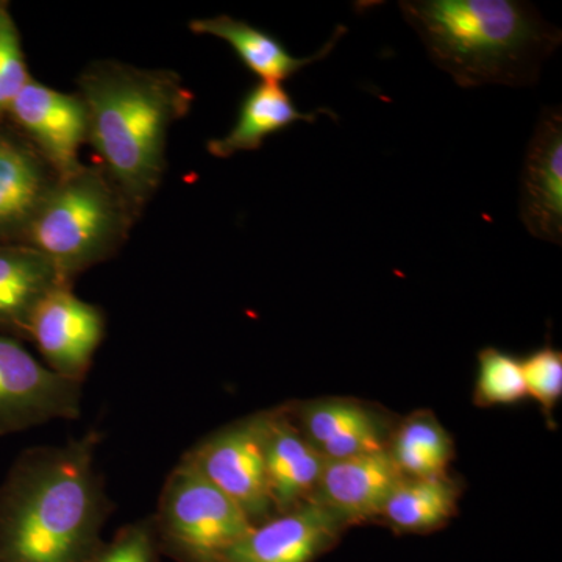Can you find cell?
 <instances>
[{"label":"cell","instance_id":"cell-1","mask_svg":"<svg viewBox=\"0 0 562 562\" xmlns=\"http://www.w3.org/2000/svg\"><path fill=\"white\" fill-rule=\"evenodd\" d=\"M98 431L35 447L0 484V562H92L113 503L95 469Z\"/></svg>","mask_w":562,"mask_h":562},{"label":"cell","instance_id":"cell-7","mask_svg":"<svg viewBox=\"0 0 562 562\" xmlns=\"http://www.w3.org/2000/svg\"><path fill=\"white\" fill-rule=\"evenodd\" d=\"M81 383L52 372L20 339L0 335V436L80 416Z\"/></svg>","mask_w":562,"mask_h":562},{"label":"cell","instance_id":"cell-4","mask_svg":"<svg viewBox=\"0 0 562 562\" xmlns=\"http://www.w3.org/2000/svg\"><path fill=\"white\" fill-rule=\"evenodd\" d=\"M136 221L101 166L83 165L57 180L21 244L40 251L72 283L79 273L114 257Z\"/></svg>","mask_w":562,"mask_h":562},{"label":"cell","instance_id":"cell-2","mask_svg":"<svg viewBox=\"0 0 562 562\" xmlns=\"http://www.w3.org/2000/svg\"><path fill=\"white\" fill-rule=\"evenodd\" d=\"M77 85L88 144L139 220L165 179L169 131L190 113L194 95L173 70L116 60L92 61Z\"/></svg>","mask_w":562,"mask_h":562},{"label":"cell","instance_id":"cell-8","mask_svg":"<svg viewBox=\"0 0 562 562\" xmlns=\"http://www.w3.org/2000/svg\"><path fill=\"white\" fill-rule=\"evenodd\" d=\"M105 313L74 294L72 284H63L33 313L29 341L36 344L52 372L83 383L105 338Z\"/></svg>","mask_w":562,"mask_h":562},{"label":"cell","instance_id":"cell-16","mask_svg":"<svg viewBox=\"0 0 562 562\" xmlns=\"http://www.w3.org/2000/svg\"><path fill=\"white\" fill-rule=\"evenodd\" d=\"M72 284L25 244H0V335L29 341L33 313L52 291Z\"/></svg>","mask_w":562,"mask_h":562},{"label":"cell","instance_id":"cell-14","mask_svg":"<svg viewBox=\"0 0 562 562\" xmlns=\"http://www.w3.org/2000/svg\"><path fill=\"white\" fill-rule=\"evenodd\" d=\"M262 449L277 514L312 503L327 460L299 430L288 405L262 412Z\"/></svg>","mask_w":562,"mask_h":562},{"label":"cell","instance_id":"cell-23","mask_svg":"<svg viewBox=\"0 0 562 562\" xmlns=\"http://www.w3.org/2000/svg\"><path fill=\"white\" fill-rule=\"evenodd\" d=\"M31 80L16 22L11 16L9 3L0 0V124Z\"/></svg>","mask_w":562,"mask_h":562},{"label":"cell","instance_id":"cell-9","mask_svg":"<svg viewBox=\"0 0 562 562\" xmlns=\"http://www.w3.org/2000/svg\"><path fill=\"white\" fill-rule=\"evenodd\" d=\"M7 117L49 162L58 179L83 166L80 150L88 144V114L77 92L55 90L32 77Z\"/></svg>","mask_w":562,"mask_h":562},{"label":"cell","instance_id":"cell-20","mask_svg":"<svg viewBox=\"0 0 562 562\" xmlns=\"http://www.w3.org/2000/svg\"><path fill=\"white\" fill-rule=\"evenodd\" d=\"M387 452L406 479H439L449 475L454 442L435 413L419 409L395 422Z\"/></svg>","mask_w":562,"mask_h":562},{"label":"cell","instance_id":"cell-21","mask_svg":"<svg viewBox=\"0 0 562 562\" xmlns=\"http://www.w3.org/2000/svg\"><path fill=\"white\" fill-rule=\"evenodd\" d=\"M473 403L479 408L512 406L524 402L525 390L522 362L508 351L486 347L479 351Z\"/></svg>","mask_w":562,"mask_h":562},{"label":"cell","instance_id":"cell-3","mask_svg":"<svg viewBox=\"0 0 562 562\" xmlns=\"http://www.w3.org/2000/svg\"><path fill=\"white\" fill-rule=\"evenodd\" d=\"M405 21L462 88L530 87L561 46L560 29L517 0H406Z\"/></svg>","mask_w":562,"mask_h":562},{"label":"cell","instance_id":"cell-17","mask_svg":"<svg viewBox=\"0 0 562 562\" xmlns=\"http://www.w3.org/2000/svg\"><path fill=\"white\" fill-rule=\"evenodd\" d=\"M190 31L195 35H210L225 41L231 44L243 65L260 81L281 85L284 80L301 72L306 66L330 55L339 38L346 35L347 29L342 25L336 29L325 46L313 57L306 58L294 57L271 33L254 27L249 22L228 16V14L192 20Z\"/></svg>","mask_w":562,"mask_h":562},{"label":"cell","instance_id":"cell-6","mask_svg":"<svg viewBox=\"0 0 562 562\" xmlns=\"http://www.w3.org/2000/svg\"><path fill=\"white\" fill-rule=\"evenodd\" d=\"M183 460L224 492L254 525L277 516L266 475L262 412L211 432Z\"/></svg>","mask_w":562,"mask_h":562},{"label":"cell","instance_id":"cell-12","mask_svg":"<svg viewBox=\"0 0 562 562\" xmlns=\"http://www.w3.org/2000/svg\"><path fill=\"white\" fill-rule=\"evenodd\" d=\"M346 527L317 503L254 525L220 562H313L339 541Z\"/></svg>","mask_w":562,"mask_h":562},{"label":"cell","instance_id":"cell-22","mask_svg":"<svg viewBox=\"0 0 562 562\" xmlns=\"http://www.w3.org/2000/svg\"><path fill=\"white\" fill-rule=\"evenodd\" d=\"M520 362L527 397L538 403L547 424L557 427L553 413L562 398V351L547 344Z\"/></svg>","mask_w":562,"mask_h":562},{"label":"cell","instance_id":"cell-19","mask_svg":"<svg viewBox=\"0 0 562 562\" xmlns=\"http://www.w3.org/2000/svg\"><path fill=\"white\" fill-rule=\"evenodd\" d=\"M461 486L452 476L403 479L379 520L397 532L424 535L441 530L458 514Z\"/></svg>","mask_w":562,"mask_h":562},{"label":"cell","instance_id":"cell-10","mask_svg":"<svg viewBox=\"0 0 562 562\" xmlns=\"http://www.w3.org/2000/svg\"><path fill=\"white\" fill-rule=\"evenodd\" d=\"M292 419L327 461L387 450L395 422L355 398L325 397L290 403Z\"/></svg>","mask_w":562,"mask_h":562},{"label":"cell","instance_id":"cell-18","mask_svg":"<svg viewBox=\"0 0 562 562\" xmlns=\"http://www.w3.org/2000/svg\"><path fill=\"white\" fill-rule=\"evenodd\" d=\"M317 116V111L302 113L283 85L260 81L244 95L232 131L222 138L210 139L206 150L216 158H231L238 151L258 150L268 136L291 127L295 122L313 124Z\"/></svg>","mask_w":562,"mask_h":562},{"label":"cell","instance_id":"cell-11","mask_svg":"<svg viewBox=\"0 0 562 562\" xmlns=\"http://www.w3.org/2000/svg\"><path fill=\"white\" fill-rule=\"evenodd\" d=\"M520 220L535 238L562 243V114L542 110L520 176Z\"/></svg>","mask_w":562,"mask_h":562},{"label":"cell","instance_id":"cell-5","mask_svg":"<svg viewBox=\"0 0 562 562\" xmlns=\"http://www.w3.org/2000/svg\"><path fill=\"white\" fill-rule=\"evenodd\" d=\"M155 531L177 562H220L251 530L246 513L181 458L162 486Z\"/></svg>","mask_w":562,"mask_h":562},{"label":"cell","instance_id":"cell-15","mask_svg":"<svg viewBox=\"0 0 562 562\" xmlns=\"http://www.w3.org/2000/svg\"><path fill=\"white\" fill-rule=\"evenodd\" d=\"M57 172L16 128L0 124V244H21Z\"/></svg>","mask_w":562,"mask_h":562},{"label":"cell","instance_id":"cell-24","mask_svg":"<svg viewBox=\"0 0 562 562\" xmlns=\"http://www.w3.org/2000/svg\"><path fill=\"white\" fill-rule=\"evenodd\" d=\"M160 543L154 519L122 527L110 542H103L92 562H160Z\"/></svg>","mask_w":562,"mask_h":562},{"label":"cell","instance_id":"cell-13","mask_svg":"<svg viewBox=\"0 0 562 562\" xmlns=\"http://www.w3.org/2000/svg\"><path fill=\"white\" fill-rule=\"evenodd\" d=\"M403 479L387 450L327 461L313 502L346 528L372 522Z\"/></svg>","mask_w":562,"mask_h":562}]
</instances>
